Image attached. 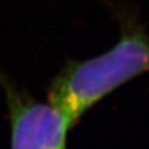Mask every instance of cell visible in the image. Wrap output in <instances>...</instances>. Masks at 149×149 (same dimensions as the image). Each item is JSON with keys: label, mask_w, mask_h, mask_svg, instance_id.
Wrapping results in <instances>:
<instances>
[{"label": "cell", "mask_w": 149, "mask_h": 149, "mask_svg": "<svg viewBox=\"0 0 149 149\" xmlns=\"http://www.w3.org/2000/svg\"><path fill=\"white\" fill-rule=\"evenodd\" d=\"M121 36L107 52L69 60L52 80L48 102L74 126L80 118L126 82L149 72V34L134 18H120Z\"/></svg>", "instance_id": "cell-1"}, {"label": "cell", "mask_w": 149, "mask_h": 149, "mask_svg": "<svg viewBox=\"0 0 149 149\" xmlns=\"http://www.w3.org/2000/svg\"><path fill=\"white\" fill-rule=\"evenodd\" d=\"M11 123V149H67L69 119L55 106L40 102L0 72Z\"/></svg>", "instance_id": "cell-2"}]
</instances>
